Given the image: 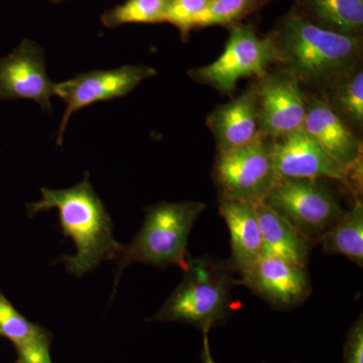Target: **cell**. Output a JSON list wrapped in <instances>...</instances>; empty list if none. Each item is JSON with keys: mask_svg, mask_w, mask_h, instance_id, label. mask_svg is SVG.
I'll use <instances>...</instances> for the list:
<instances>
[{"mask_svg": "<svg viewBox=\"0 0 363 363\" xmlns=\"http://www.w3.org/2000/svg\"><path fill=\"white\" fill-rule=\"evenodd\" d=\"M278 63L300 83L330 85L357 67L362 35H343L315 25L295 9L271 33Z\"/></svg>", "mask_w": 363, "mask_h": 363, "instance_id": "6da1fadb", "label": "cell"}, {"mask_svg": "<svg viewBox=\"0 0 363 363\" xmlns=\"http://www.w3.org/2000/svg\"><path fill=\"white\" fill-rule=\"evenodd\" d=\"M42 199L26 205L28 216L56 209L60 225L66 238L76 247L74 255L62 257L66 269L76 277H82L99 266L104 259H111L121 243L113 238V224L104 203L95 193L86 174L78 185L64 190L42 188Z\"/></svg>", "mask_w": 363, "mask_h": 363, "instance_id": "7a4b0ae2", "label": "cell"}, {"mask_svg": "<svg viewBox=\"0 0 363 363\" xmlns=\"http://www.w3.org/2000/svg\"><path fill=\"white\" fill-rule=\"evenodd\" d=\"M205 208L206 205L196 201L160 202L147 208L140 230L128 245H119L111 257L116 264L117 279L135 262L177 266L185 271L191 259V230Z\"/></svg>", "mask_w": 363, "mask_h": 363, "instance_id": "3957f363", "label": "cell"}, {"mask_svg": "<svg viewBox=\"0 0 363 363\" xmlns=\"http://www.w3.org/2000/svg\"><path fill=\"white\" fill-rule=\"evenodd\" d=\"M234 272L229 262L191 257L180 285L150 321L181 322L208 333L228 316Z\"/></svg>", "mask_w": 363, "mask_h": 363, "instance_id": "277c9868", "label": "cell"}, {"mask_svg": "<svg viewBox=\"0 0 363 363\" xmlns=\"http://www.w3.org/2000/svg\"><path fill=\"white\" fill-rule=\"evenodd\" d=\"M262 203L313 243L319 242L345 211L319 179H279Z\"/></svg>", "mask_w": 363, "mask_h": 363, "instance_id": "5b68a950", "label": "cell"}, {"mask_svg": "<svg viewBox=\"0 0 363 363\" xmlns=\"http://www.w3.org/2000/svg\"><path fill=\"white\" fill-rule=\"evenodd\" d=\"M274 63H278V54L271 35L259 37L252 25L238 23L230 26L221 56L210 65L190 71L189 75L201 84L230 94L241 79L264 77Z\"/></svg>", "mask_w": 363, "mask_h": 363, "instance_id": "8992f818", "label": "cell"}, {"mask_svg": "<svg viewBox=\"0 0 363 363\" xmlns=\"http://www.w3.org/2000/svg\"><path fill=\"white\" fill-rule=\"evenodd\" d=\"M214 179L222 199L259 204L279 180L272 142L262 138L238 149L218 152Z\"/></svg>", "mask_w": 363, "mask_h": 363, "instance_id": "52a82bcc", "label": "cell"}, {"mask_svg": "<svg viewBox=\"0 0 363 363\" xmlns=\"http://www.w3.org/2000/svg\"><path fill=\"white\" fill-rule=\"evenodd\" d=\"M155 69L145 65H125L113 70L91 71L70 80L56 83L55 95L65 101L66 111L58 131L62 145L67 124L74 112L99 101L126 96L145 79L156 75Z\"/></svg>", "mask_w": 363, "mask_h": 363, "instance_id": "ba28073f", "label": "cell"}, {"mask_svg": "<svg viewBox=\"0 0 363 363\" xmlns=\"http://www.w3.org/2000/svg\"><path fill=\"white\" fill-rule=\"evenodd\" d=\"M253 89L264 138L278 140L303 130L308 97L297 79L285 70L267 74Z\"/></svg>", "mask_w": 363, "mask_h": 363, "instance_id": "9c48e42d", "label": "cell"}, {"mask_svg": "<svg viewBox=\"0 0 363 363\" xmlns=\"http://www.w3.org/2000/svg\"><path fill=\"white\" fill-rule=\"evenodd\" d=\"M238 283L279 309L302 304L312 293L311 279L306 267L269 255H262L241 272Z\"/></svg>", "mask_w": 363, "mask_h": 363, "instance_id": "30bf717a", "label": "cell"}, {"mask_svg": "<svg viewBox=\"0 0 363 363\" xmlns=\"http://www.w3.org/2000/svg\"><path fill=\"white\" fill-rule=\"evenodd\" d=\"M55 85L48 77L44 50L23 40L9 56L0 58V98L30 99L45 111H51Z\"/></svg>", "mask_w": 363, "mask_h": 363, "instance_id": "8fae6325", "label": "cell"}, {"mask_svg": "<svg viewBox=\"0 0 363 363\" xmlns=\"http://www.w3.org/2000/svg\"><path fill=\"white\" fill-rule=\"evenodd\" d=\"M303 130L350 175L359 180L362 169V145L350 125L318 97L307 98V109Z\"/></svg>", "mask_w": 363, "mask_h": 363, "instance_id": "7c38bea8", "label": "cell"}, {"mask_svg": "<svg viewBox=\"0 0 363 363\" xmlns=\"http://www.w3.org/2000/svg\"><path fill=\"white\" fill-rule=\"evenodd\" d=\"M279 179H333L350 186V175L314 138L301 130L272 142Z\"/></svg>", "mask_w": 363, "mask_h": 363, "instance_id": "4fadbf2b", "label": "cell"}, {"mask_svg": "<svg viewBox=\"0 0 363 363\" xmlns=\"http://www.w3.org/2000/svg\"><path fill=\"white\" fill-rule=\"evenodd\" d=\"M218 152L238 149L264 138L259 130V107L255 89L245 91L207 117Z\"/></svg>", "mask_w": 363, "mask_h": 363, "instance_id": "5bb4252c", "label": "cell"}, {"mask_svg": "<svg viewBox=\"0 0 363 363\" xmlns=\"http://www.w3.org/2000/svg\"><path fill=\"white\" fill-rule=\"evenodd\" d=\"M219 213L230 234L231 264L241 274L264 255V241L255 206L250 203L220 199Z\"/></svg>", "mask_w": 363, "mask_h": 363, "instance_id": "9a60e30c", "label": "cell"}, {"mask_svg": "<svg viewBox=\"0 0 363 363\" xmlns=\"http://www.w3.org/2000/svg\"><path fill=\"white\" fill-rule=\"evenodd\" d=\"M255 206L264 241V255H274L297 266L307 267L314 243L264 203Z\"/></svg>", "mask_w": 363, "mask_h": 363, "instance_id": "2e32d148", "label": "cell"}, {"mask_svg": "<svg viewBox=\"0 0 363 363\" xmlns=\"http://www.w3.org/2000/svg\"><path fill=\"white\" fill-rule=\"evenodd\" d=\"M294 9L332 32L350 35L362 32L363 0H296Z\"/></svg>", "mask_w": 363, "mask_h": 363, "instance_id": "e0dca14e", "label": "cell"}, {"mask_svg": "<svg viewBox=\"0 0 363 363\" xmlns=\"http://www.w3.org/2000/svg\"><path fill=\"white\" fill-rule=\"evenodd\" d=\"M327 255H340L363 266V204L357 199L319 240Z\"/></svg>", "mask_w": 363, "mask_h": 363, "instance_id": "ac0fdd59", "label": "cell"}, {"mask_svg": "<svg viewBox=\"0 0 363 363\" xmlns=\"http://www.w3.org/2000/svg\"><path fill=\"white\" fill-rule=\"evenodd\" d=\"M331 108L348 125L362 130L363 124V72L355 67L330 85Z\"/></svg>", "mask_w": 363, "mask_h": 363, "instance_id": "d6986e66", "label": "cell"}, {"mask_svg": "<svg viewBox=\"0 0 363 363\" xmlns=\"http://www.w3.org/2000/svg\"><path fill=\"white\" fill-rule=\"evenodd\" d=\"M169 0H126L123 4L105 11L101 16L106 28L128 23H166Z\"/></svg>", "mask_w": 363, "mask_h": 363, "instance_id": "ffe728a7", "label": "cell"}, {"mask_svg": "<svg viewBox=\"0 0 363 363\" xmlns=\"http://www.w3.org/2000/svg\"><path fill=\"white\" fill-rule=\"evenodd\" d=\"M274 0H211L206 11L196 21L194 28L238 25Z\"/></svg>", "mask_w": 363, "mask_h": 363, "instance_id": "44dd1931", "label": "cell"}, {"mask_svg": "<svg viewBox=\"0 0 363 363\" xmlns=\"http://www.w3.org/2000/svg\"><path fill=\"white\" fill-rule=\"evenodd\" d=\"M44 329L26 319L0 292V337L11 340L16 346L40 335Z\"/></svg>", "mask_w": 363, "mask_h": 363, "instance_id": "7402d4cb", "label": "cell"}, {"mask_svg": "<svg viewBox=\"0 0 363 363\" xmlns=\"http://www.w3.org/2000/svg\"><path fill=\"white\" fill-rule=\"evenodd\" d=\"M210 2L211 0H169L166 23L176 26L182 38L186 39Z\"/></svg>", "mask_w": 363, "mask_h": 363, "instance_id": "603a6c76", "label": "cell"}, {"mask_svg": "<svg viewBox=\"0 0 363 363\" xmlns=\"http://www.w3.org/2000/svg\"><path fill=\"white\" fill-rule=\"evenodd\" d=\"M16 347L18 357L14 363H52L50 353V338L45 330L37 337Z\"/></svg>", "mask_w": 363, "mask_h": 363, "instance_id": "cb8c5ba5", "label": "cell"}, {"mask_svg": "<svg viewBox=\"0 0 363 363\" xmlns=\"http://www.w3.org/2000/svg\"><path fill=\"white\" fill-rule=\"evenodd\" d=\"M344 363H363V320L362 316L351 327L345 345Z\"/></svg>", "mask_w": 363, "mask_h": 363, "instance_id": "d4e9b609", "label": "cell"}, {"mask_svg": "<svg viewBox=\"0 0 363 363\" xmlns=\"http://www.w3.org/2000/svg\"><path fill=\"white\" fill-rule=\"evenodd\" d=\"M203 362L204 363H216L212 357L211 350H210L209 340H208V333H203Z\"/></svg>", "mask_w": 363, "mask_h": 363, "instance_id": "484cf974", "label": "cell"}, {"mask_svg": "<svg viewBox=\"0 0 363 363\" xmlns=\"http://www.w3.org/2000/svg\"><path fill=\"white\" fill-rule=\"evenodd\" d=\"M50 1H52V2H60V1H62V0H50Z\"/></svg>", "mask_w": 363, "mask_h": 363, "instance_id": "4316f807", "label": "cell"}]
</instances>
